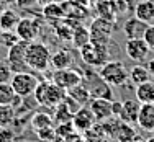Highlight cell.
<instances>
[{"mask_svg": "<svg viewBox=\"0 0 154 142\" xmlns=\"http://www.w3.org/2000/svg\"><path fill=\"white\" fill-rule=\"evenodd\" d=\"M36 103L46 108H56L57 105L64 100L66 90L61 88L59 85H56L51 80H39V83L36 85L35 92H33Z\"/></svg>", "mask_w": 154, "mask_h": 142, "instance_id": "6da1fadb", "label": "cell"}, {"mask_svg": "<svg viewBox=\"0 0 154 142\" xmlns=\"http://www.w3.org/2000/svg\"><path fill=\"white\" fill-rule=\"evenodd\" d=\"M26 64L30 70L41 72L45 74L48 69L51 67V51L46 44L39 41H31L26 49Z\"/></svg>", "mask_w": 154, "mask_h": 142, "instance_id": "7a4b0ae2", "label": "cell"}, {"mask_svg": "<svg viewBox=\"0 0 154 142\" xmlns=\"http://www.w3.org/2000/svg\"><path fill=\"white\" fill-rule=\"evenodd\" d=\"M98 75L110 87H123L130 82V70L120 61H108L98 69Z\"/></svg>", "mask_w": 154, "mask_h": 142, "instance_id": "3957f363", "label": "cell"}, {"mask_svg": "<svg viewBox=\"0 0 154 142\" xmlns=\"http://www.w3.org/2000/svg\"><path fill=\"white\" fill-rule=\"evenodd\" d=\"M79 54L82 57V61L90 67H98L100 69L103 64H107L110 61V51L108 46L105 44H97V43L90 41L85 46H82L79 49Z\"/></svg>", "mask_w": 154, "mask_h": 142, "instance_id": "277c9868", "label": "cell"}, {"mask_svg": "<svg viewBox=\"0 0 154 142\" xmlns=\"http://www.w3.org/2000/svg\"><path fill=\"white\" fill-rule=\"evenodd\" d=\"M28 41H20L17 44H13L12 47H8V52H7V62L10 64L13 74H18V72H28L30 67L26 64V49H28Z\"/></svg>", "mask_w": 154, "mask_h": 142, "instance_id": "5b68a950", "label": "cell"}, {"mask_svg": "<svg viewBox=\"0 0 154 142\" xmlns=\"http://www.w3.org/2000/svg\"><path fill=\"white\" fill-rule=\"evenodd\" d=\"M10 83H12L15 93L25 100V98H28L30 95H33L36 85L39 83V80L36 75H33L31 72H18V74H13Z\"/></svg>", "mask_w": 154, "mask_h": 142, "instance_id": "8992f818", "label": "cell"}, {"mask_svg": "<svg viewBox=\"0 0 154 142\" xmlns=\"http://www.w3.org/2000/svg\"><path fill=\"white\" fill-rule=\"evenodd\" d=\"M51 82H54L56 85H59L61 88H64L66 92L71 88H74L75 85L82 83V72L80 69H61V70H54L51 75Z\"/></svg>", "mask_w": 154, "mask_h": 142, "instance_id": "52a82bcc", "label": "cell"}, {"mask_svg": "<svg viewBox=\"0 0 154 142\" xmlns=\"http://www.w3.org/2000/svg\"><path fill=\"white\" fill-rule=\"evenodd\" d=\"M84 77H89V78H82V82H89L87 83V88H89L90 92V96L92 98H108V100H112L113 93H112V88H110L108 83L103 82V78L98 75V72H87V74H84Z\"/></svg>", "mask_w": 154, "mask_h": 142, "instance_id": "ba28073f", "label": "cell"}, {"mask_svg": "<svg viewBox=\"0 0 154 142\" xmlns=\"http://www.w3.org/2000/svg\"><path fill=\"white\" fill-rule=\"evenodd\" d=\"M125 52L134 62H143L146 61V57L149 56L151 49L146 44V41L143 38H136V39H128L125 44Z\"/></svg>", "mask_w": 154, "mask_h": 142, "instance_id": "9c48e42d", "label": "cell"}, {"mask_svg": "<svg viewBox=\"0 0 154 142\" xmlns=\"http://www.w3.org/2000/svg\"><path fill=\"white\" fill-rule=\"evenodd\" d=\"M17 34L20 39L23 41H35L36 36L39 34V25H38V20H33V18H20L17 28H15Z\"/></svg>", "mask_w": 154, "mask_h": 142, "instance_id": "30bf717a", "label": "cell"}, {"mask_svg": "<svg viewBox=\"0 0 154 142\" xmlns=\"http://www.w3.org/2000/svg\"><path fill=\"white\" fill-rule=\"evenodd\" d=\"M89 108L94 113L97 123H103L107 119L113 118L112 116V100H108V98H92L89 101Z\"/></svg>", "mask_w": 154, "mask_h": 142, "instance_id": "8fae6325", "label": "cell"}, {"mask_svg": "<svg viewBox=\"0 0 154 142\" xmlns=\"http://www.w3.org/2000/svg\"><path fill=\"white\" fill-rule=\"evenodd\" d=\"M95 123H97V119H95L94 113L90 111V108H85V106H80L74 113V116H72V124H74L75 131L77 132H82V134L87 129H90Z\"/></svg>", "mask_w": 154, "mask_h": 142, "instance_id": "7c38bea8", "label": "cell"}, {"mask_svg": "<svg viewBox=\"0 0 154 142\" xmlns=\"http://www.w3.org/2000/svg\"><path fill=\"white\" fill-rule=\"evenodd\" d=\"M136 124L146 132H154V103L141 105Z\"/></svg>", "mask_w": 154, "mask_h": 142, "instance_id": "4fadbf2b", "label": "cell"}, {"mask_svg": "<svg viewBox=\"0 0 154 142\" xmlns=\"http://www.w3.org/2000/svg\"><path fill=\"white\" fill-rule=\"evenodd\" d=\"M139 108L141 103L134 98V100H125L123 106H122V114H120V121L123 123H130V124H136L138 123V114H139Z\"/></svg>", "mask_w": 154, "mask_h": 142, "instance_id": "5bb4252c", "label": "cell"}, {"mask_svg": "<svg viewBox=\"0 0 154 142\" xmlns=\"http://www.w3.org/2000/svg\"><path fill=\"white\" fill-rule=\"evenodd\" d=\"M74 64V56L71 51L67 49H57L56 52L51 54V67L54 70H61V69L72 67Z\"/></svg>", "mask_w": 154, "mask_h": 142, "instance_id": "9a60e30c", "label": "cell"}, {"mask_svg": "<svg viewBox=\"0 0 154 142\" xmlns=\"http://www.w3.org/2000/svg\"><path fill=\"white\" fill-rule=\"evenodd\" d=\"M146 28H148V23H144V21L138 20V18L134 16V18H130V20L125 23L123 33L126 34L128 39H136V38H143V36H144Z\"/></svg>", "mask_w": 154, "mask_h": 142, "instance_id": "2e32d148", "label": "cell"}, {"mask_svg": "<svg viewBox=\"0 0 154 142\" xmlns=\"http://www.w3.org/2000/svg\"><path fill=\"white\" fill-rule=\"evenodd\" d=\"M134 16L144 23L151 25L154 21V2L152 0H141L134 7Z\"/></svg>", "mask_w": 154, "mask_h": 142, "instance_id": "e0dca14e", "label": "cell"}, {"mask_svg": "<svg viewBox=\"0 0 154 142\" xmlns=\"http://www.w3.org/2000/svg\"><path fill=\"white\" fill-rule=\"evenodd\" d=\"M134 98H136L141 105L154 103V82L152 80L143 82V83H139V85L134 87Z\"/></svg>", "mask_w": 154, "mask_h": 142, "instance_id": "ac0fdd59", "label": "cell"}, {"mask_svg": "<svg viewBox=\"0 0 154 142\" xmlns=\"http://www.w3.org/2000/svg\"><path fill=\"white\" fill-rule=\"evenodd\" d=\"M23 98H20L15 93L12 83H0V105H12L13 108L17 110V106L21 103Z\"/></svg>", "mask_w": 154, "mask_h": 142, "instance_id": "d6986e66", "label": "cell"}, {"mask_svg": "<svg viewBox=\"0 0 154 142\" xmlns=\"http://www.w3.org/2000/svg\"><path fill=\"white\" fill-rule=\"evenodd\" d=\"M20 16L12 8H5L0 13V31H15Z\"/></svg>", "mask_w": 154, "mask_h": 142, "instance_id": "ffe728a7", "label": "cell"}, {"mask_svg": "<svg viewBox=\"0 0 154 142\" xmlns=\"http://www.w3.org/2000/svg\"><path fill=\"white\" fill-rule=\"evenodd\" d=\"M151 72H149L148 65H143V64H138L134 65V67L130 69V82L134 83V87L139 85V83L143 82H148V80H151Z\"/></svg>", "mask_w": 154, "mask_h": 142, "instance_id": "44dd1931", "label": "cell"}, {"mask_svg": "<svg viewBox=\"0 0 154 142\" xmlns=\"http://www.w3.org/2000/svg\"><path fill=\"white\" fill-rule=\"evenodd\" d=\"M67 95H69L71 98H74V100L80 105V106H85V105L89 103L90 100H92L89 88L85 87V83H84V82H82V83H79V85H75L74 88L67 90Z\"/></svg>", "mask_w": 154, "mask_h": 142, "instance_id": "7402d4cb", "label": "cell"}, {"mask_svg": "<svg viewBox=\"0 0 154 142\" xmlns=\"http://www.w3.org/2000/svg\"><path fill=\"white\" fill-rule=\"evenodd\" d=\"M115 139L118 142H133L136 139V132H134L133 126L130 123L120 121L118 127H116V132H115Z\"/></svg>", "mask_w": 154, "mask_h": 142, "instance_id": "603a6c76", "label": "cell"}, {"mask_svg": "<svg viewBox=\"0 0 154 142\" xmlns=\"http://www.w3.org/2000/svg\"><path fill=\"white\" fill-rule=\"evenodd\" d=\"M71 41L77 49H80L82 46H85L87 43H90V28H85V26H82V25L75 26Z\"/></svg>", "mask_w": 154, "mask_h": 142, "instance_id": "cb8c5ba5", "label": "cell"}, {"mask_svg": "<svg viewBox=\"0 0 154 142\" xmlns=\"http://www.w3.org/2000/svg\"><path fill=\"white\" fill-rule=\"evenodd\" d=\"M53 121H54V118L51 114L39 111V113H35V114H33V118H31V127H33V131L36 132V131H39V129H45V127L53 126Z\"/></svg>", "mask_w": 154, "mask_h": 142, "instance_id": "d4e9b609", "label": "cell"}, {"mask_svg": "<svg viewBox=\"0 0 154 142\" xmlns=\"http://www.w3.org/2000/svg\"><path fill=\"white\" fill-rule=\"evenodd\" d=\"M43 15L45 18L48 20H62V18L66 16V12H64V7H62V3H49V5H45L43 7Z\"/></svg>", "mask_w": 154, "mask_h": 142, "instance_id": "484cf974", "label": "cell"}, {"mask_svg": "<svg viewBox=\"0 0 154 142\" xmlns=\"http://www.w3.org/2000/svg\"><path fill=\"white\" fill-rule=\"evenodd\" d=\"M17 118V110L12 105H0V127H10Z\"/></svg>", "mask_w": 154, "mask_h": 142, "instance_id": "4316f807", "label": "cell"}, {"mask_svg": "<svg viewBox=\"0 0 154 142\" xmlns=\"http://www.w3.org/2000/svg\"><path fill=\"white\" fill-rule=\"evenodd\" d=\"M105 137H107V132H105L102 123H95L90 129H87L84 132V139L87 142H100V141H105Z\"/></svg>", "mask_w": 154, "mask_h": 142, "instance_id": "83f0119b", "label": "cell"}, {"mask_svg": "<svg viewBox=\"0 0 154 142\" xmlns=\"http://www.w3.org/2000/svg\"><path fill=\"white\" fill-rule=\"evenodd\" d=\"M72 116H74V111H72L71 108L64 103V101H61V103L54 108V116H53V118H54V121H57L59 124H61V123L72 121Z\"/></svg>", "mask_w": 154, "mask_h": 142, "instance_id": "f1b7e54d", "label": "cell"}, {"mask_svg": "<svg viewBox=\"0 0 154 142\" xmlns=\"http://www.w3.org/2000/svg\"><path fill=\"white\" fill-rule=\"evenodd\" d=\"M18 41H20V38H18L17 31H2L0 33V44H3L7 49L12 47L13 44H17Z\"/></svg>", "mask_w": 154, "mask_h": 142, "instance_id": "f546056e", "label": "cell"}, {"mask_svg": "<svg viewBox=\"0 0 154 142\" xmlns=\"http://www.w3.org/2000/svg\"><path fill=\"white\" fill-rule=\"evenodd\" d=\"M13 77V70L7 61H0V83H8Z\"/></svg>", "mask_w": 154, "mask_h": 142, "instance_id": "4dcf8cb0", "label": "cell"}, {"mask_svg": "<svg viewBox=\"0 0 154 142\" xmlns=\"http://www.w3.org/2000/svg\"><path fill=\"white\" fill-rule=\"evenodd\" d=\"M36 136H38L39 141L49 142V141H53L54 137L57 136V134H56V127L49 126V127H45V129H39V131H36Z\"/></svg>", "mask_w": 154, "mask_h": 142, "instance_id": "1f68e13d", "label": "cell"}, {"mask_svg": "<svg viewBox=\"0 0 154 142\" xmlns=\"http://www.w3.org/2000/svg\"><path fill=\"white\" fill-rule=\"evenodd\" d=\"M72 132H75V127H74V124H72V121L61 123V124L56 127V134L59 137H62V139H66L67 136H71Z\"/></svg>", "mask_w": 154, "mask_h": 142, "instance_id": "d6a6232c", "label": "cell"}, {"mask_svg": "<svg viewBox=\"0 0 154 142\" xmlns=\"http://www.w3.org/2000/svg\"><path fill=\"white\" fill-rule=\"evenodd\" d=\"M143 39H144L146 44L149 46V49L154 51V23L148 25V28H146V31H144V36H143Z\"/></svg>", "mask_w": 154, "mask_h": 142, "instance_id": "836d02e7", "label": "cell"}, {"mask_svg": "<svg viewBox=\"0 0 154 142\" xmlns=\"http://www.w3.org/2000/svg\"><path fill=\"white\" fill-rule=\"evenodd\" d=\"M0 142H15V132L10 127H0Z\"/></svg>", "mask_w": 154, "mask_h": 142, "instance_id": "e575fe53", "label": "cell"}, {"mask_svg": "<svg viewBox=\"0 0 154 142\" xmlns=\"http://www.w3.org/2000/svg\"><path fill=\"white\" fill-rule=\"evenodd\" d=\"M122 106H123V101H115L112 100V116L118 119L120 114H122Z\"/></svg>", "mask_w": 154, "mask_h": 142, "instance_id": "d590c367", "label": "cell"}, {"mask_svg": "<svg viewBox=\"0 0 154 142\" xmlns=\"http://www.w3.org/2000/svg\"><path fill=\"white\" fill-rule=\"evenodd\" d=\"M36 2H38L39 5H41V7H45V5H49V3L56 2V0H36Z\"/></svg>", "mask_w": 154, "mask_h": 142, "instance_id": "8d00e7d4", "label": "cell"}, {"mask_svg": "<svg viewBox=\"0 0 154 142\" xmlns=\"http://www.w3.org/2000/svg\"><path fill=\"white\" fill-rule=\"evenodd\" d=\"M148 69H149V72H151V75H154V59H151L148 62Z\"/></svg>", "mask_w": 154, "mask_h": 142, "instance_id": "74e56055", "label": "cell"}, {"mask_svg": "<svg viewBox=\"0 0 154 142\" xmlns=\"http://www.w3.org/2000/svg\"><path fill=\"white\" fill-rule=\"evenodd\" d=\"M2 2L5 3V5H15L18 0H2Z\"/></svg>", "mask_w": 154, "mask_h": 142, "instance_id": "f35d334b", "label": "cell"}, {"mask_svg": "<svg viewBox=\"0 0 154 142\" xmlns=\"http://www.w3.org/2000/svg\"><path fill=\"white\" fill-rule=\"evenodd\" d=\"M3 10H5V3H3V2H2V0H0V13H2V12H3Z\"/></svg>", "mask_w": 154, "mask_h": 142, "instance_id": "ab89813d", "label": "cell"}, {"mask_svg": "<svg viewBox=\"0 0 154 142\" xmlns=\"http://www.w3.org/2000/svg\"><path fill=\"white\" fill-rule=\"evenodd\" d=\"M133 142H143V141H141V139H138V137H136V139H134Z\"/></svg>", "mask_w": 154, "mask_h": 142, "instance_id": "60d3db41", "label": "cell"}, {"mask_svg": "<svg viewBox=\"0 0 154 142\" xmlns=\"http://www.w3.org/2000/svg\"><path fill=\"white\" fill-rule=\"evenodd\" d=\"M146 142H154V137H151V139H148Z\"/></svg>", "mask_w": 154, "mask_h": 142, "instance_id": "b9f144b4", "label": "cell"}]
</instances>
